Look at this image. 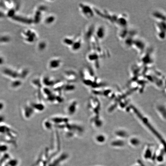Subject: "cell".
Segmentation results:
<instances>
[{
  "label": "cell",
  "mask_w": 166,
  "mask_h": 166,
  "mask_svg": "<svg viewBox=\"0 0 166 166\" xmlns=\"http://www.w3.org/2000/svg\"><path fill=\"white\" fill-rule=\"evenodd\" d=\"M139 63L138 65L141 67H145L147 69L152 67L154 63L153 57V51L152 49H148L142 54L140 55Z\"/></svg>",
  "instance_id": "6da1fadb"
},
{
  "label": "cell",
  "mask_w": 166,
  "mask_h": 166,
  "mask_svg": "<svg viewBox=\"0 0 166 166\" xmlns=\"http://www.w3.org/2000/svg\"><path fill=\"white\" fill-rule=\"evenodd\" d=\"M94 7L86 2H80L78 5V9L80 14L85 18L90 20L95 16Z\"/></svg>",
  "instance_id": "7a4b0ae2"
},
{
  "label": "cell",
  "mask_w": 166,
  "mask_h": 166,
  "mask_svg": "<svg viewBox=\"0 0 166 166\" xmlns=\"http://www.w3.org/2000/svg\"><path fill=\"white\" fill-rule=\"evenodd\" d=\"M94 9L95 15L103 19L109 23L114 25L118 14L112 13L106 9L101 10L95 7H94Z\"/></svg>",
  "instance_id": "3957f363"
},
{
  "label": "cell",
  "mask_w": 166,
  "mask_h": 166,
  "mask_svg": "<svg viewBox=\"0 0 166 166\" xmlns=\"http://www.w3.org/2000/svg\"><path fill=\"white\" fill-rule=\"evenodd\" d=\"M21 35L22 39L28 44H32L38 39V34L34 30L25 29L21 31Z\"/></svg>",
  "instance_id": "277c9868"
},
{
  "label": "cell",
  "mask_w": 166,
  "mask_h": 166,
  "mask_svg": "<svg viewBox=\"0 0 166 166\" xmlns=\"http://www.w3.org/2000/svg\"><path fill=\"white\" fill-rule=\"evenodd\" d=\"M154 28L157 38L160 41H164L166 37V21H155Z\"/></svg>",
  "instance_id": "5b68a950"
},
{
  "label": "cell",
  "mask_w": 166,
  "mask_h": 166,
  "mask_svg": "<svg viewBox=\"0 0 166 166\" xmlns=\"http://www.w3.org/2000/svg\"><path fill=\"white\" fill-rule=\"evenodd\" d=\"M147 46L146 42L144 39L137 37L133 40L131 48L134 49L140 55L146 50L147 48Z\"/></svg>",
  "instance_id": "8992f818"
},
{
  "label": "cell",
  "mask_w": 166,
  "mask_h": 166,
  "mask_svg": "<svg viewBox=\"0 0 166 166\" xmlns=\"http://www.w3.org/2000/svg\"><path fill=\"white\" fill-rule=\"evenodd\" d=\"M48 10V7L44 4H40L35 9L33 17H32L33 24H38L43 19V16Z\"/></svg>",
  "instance_id": "52a82bcc"
},
{
  "label": "cell",
  "mask_w": 166,
  "mask_h": 166,
  "mask_svg": "<svg viewBox=\"0 0 166 166\" xmlns=\"http://www.w3.org/2000/svg\"><path fill=\"white\" fill-rule=\"evenodd\" d=\"M137 37V31L135 29H130L129 34L121 42L124 48L126 49L131 48L133 40Z\"/></svg>",
  "instance_id": "ba28073f"
},
{
  "label": "cell",
  "mask_w": 166,
  "mask_h": 166,
  "mask_svg": "<svg viewBox=\"0 0 166 166\" xmlns=\"http://www.w3.org/2000/svg\"><path fill=\"white\" fill-rule=\"evenodd\" d=\"M129 16L125 13H120L117 15L114 25L118 29L126 28L129 25Z\"/></svg>",
  "instance_id": "9c48e42d"
},
{
  "label": "cell",
  "mask_w": 166,
  "mask_h": 166,
  "mask_svg": "<svg viewBox=\"0 0 166 166\" xmlns=\"http://www.w3.org/2000/svg\"><path fill=\"white\" fill-rule=\"evenodd\" d=\"M107 32L106 27L103 24H100L95 27L94 36L95 38L100 42L106 38Z\"/></svg>",
  "instance_id": "30bf717a"
},
{
  "label": "cell",
  "mask_w": 166,
  "mask_h": 166,
  "mask_svg": "<svg viewBox=\"0 0 166 166\" xmlns=\"http://www.w3.org/2000/svg\"><path fill=\"white\" fill-rule=\"evenodd\" d=\"M86 59L88 61L93 63L95 67L98 68L99 67L100 59H102V58L98 52L94 50L91 49L87 54Z\"/></svg>",
  "instance_id": "8fae6325"
},
{
  "label": "cell",
  "mask_w": 166,
  "mask_h": 166,
  "mask_svg": "<svg viewBox=\"0 0 166 166\" xmlns=\"http://www.w3.org/2000/svg\"><path fill=\"white\" fill-rule=\"evenodd\" d=\"M63 60L61 58L55 57L50 59L48 63V67L51 71H56L61 67Z\"/></svg>",
  "instance_id": "7c38bea8"
},
{
  "label": "cell",
  "mask_w": 166,
  "mask_h": 166,
  "mask_svg": "<svg viewBox=\"0 0 166 166\" xmlns=\"http://www.w3.org/2000/svg\"><path fill=\"white\" fill-rule=\"evenodd\" d=\"M151 16L155 21H166L165 13L160 9H156L153 11L151 13Z\"/></svg>",
  "instance_id": "4fadbf2b"
},
{
  "label": "cell",
  "mask_w": 166,
  "mask_h": 166,
  "mask_svg": "<svg viewBox=\"0 0 166 166\" xmlns=\"http://www.w3.org/2000/svg\"><path fill=\"white\" fill-rule=\"evenodd\" d=\"M14 21L22 24L31 25L33 24V22L32 17H26V16L19 15L16 16V15L12 17Z\"/></svg>",
  "instance_id": "5bb4252c"
},
{
  "label": "cell",
  "mask_w": 166,
  "mask_h": 166,
  "mask_svg": "<svg viewBox=\"0 0 166 166\" xmlns=\"http://www.w3.org/2000/svg\"><path fill=\"white\" fill-rule=\"evenodd\" d=\"M83 43V38L80 36H77L70 49L72 52H78L81 48Z\"/></svg>",
  "instance_id": "9a60e30c"
},
{
  "label": "cell",
  "mask_w": 166,
  "mask_h": 166,
  "mask_svg": "<svg viewBox=\"0 0 166 166\" xmlns=\"http://www.w3.org/2000/svg\"><path fill=\"white\" fill-rule=\"evenodd\" d=\"M95 27L94 24H89L85 28L84 37L87 41H89L90 39L94 37Z\"/></svg>",
  "instance_id": "2e32d148"
},
{
  "label": "cell",
  "mask_w": 166,
  "mask_h": 166,
  "mask_svg": "<svg viewBox=\"0 0 166 166\" xmlns=\"http://www.w3.org/2000/svg\"><path fill=\"white\" fill-rule=\"evenodd\" d=\"M130 29V28H129V26L118 29L117 33V37L121 42L129 34Z\"/></svg>",
  "instance_id": "e0dca14e"
},
{
  "label": "cell",
  "mask_w": 166,
  "mask_h": 166,
  "mask_svg": "<svg viewBox=\"0 0 166 166\" xmlns=\"http://www.w3.org/2000/svg\"><path fill=\"white\" fill-rule=\"evenodd\" d=\"M64 77L65 79L69 82H74L77 79L76 73L72 70H69L64 72Z\"/></svg>",
  "instance_id": "ac0fdd59"
},
{
  "label": "cell",
  "mask_w": 166,
  "mask_h": 166,
  "mask_svg": "<svg viewBox=\"0 0 166 166\" xmlns=\"http://www.w3.org/2000/svg\"><path fill=\"white\" fill-rule=\"evenodd\" d=\"M43 23L46 25H52L56 21V17L53 13H50L43 19Z\"/></svg>",
  "instance_id": "d6986e66"
},
{
  "label": "cell",
  "mask_w": 166,
  "mask_h": 166,
  "mask_svg": "<svg viewBox=\"0 0 166 166\" xmlns=\"http://www.w3.org/2000/svg\"><path fill=\"white\" fill-rule=\"evenodd\" d=\"M41 82L42 86L45 87H50V86H53L55 84V81L54 80L53 78L51 77L45 75L41 78Z\"/></svg>",
  "instance_id": "ffe728a7"
},
{
  "label": "cell",
  "mask_w": 166,
  "mask_h": 166,
  "mask_svg": "<svg viewBox=\"0 0 166 166\" xmlns=\"http://www.w3.org/2000/svg\"><path fill=\"white\" fill-rule=\"evenodd\" d=\"M76 37L72 36H67L64 37L62 40L63 45L66 47L71 48L74 42Z\"/></svg>",
  "instance_id": "44dd1931"
},
{
  "label": "cell",
  "mask_w": 166,
  "mask_h": 166,
  "mask_svg": "<svg viewBox=\"0 0 166 166\" xmlns=\"http://www.w3.org/2000/svg\"><path fill=\"white\" fill-rule=\"evenodd\" d=\"M19 79L23 80L28 76L29 71L27 68H22L18 71Z\"/></svg>",
  "instance_id": "7402d4cb"
},
{
  "label": "cell",
  "mask_w": 166,
  "mask_h": 166,
  "mask_svg": "<svg viewBox=\"0 0 166 166\" xmlns=\"http://www.w3.org/2000/svg\"><path fill=\"white\" fill-rule=\"evenodd\" d=\"M75 102H70L68 104L66 108V112L69 115L73 114L74 113L75 111Z\"/></svg>",
  "instance_id": "603a6c76"
},
{
  "label": "cell",
  "mask_w": 166,
  "mask_h": 166,
  "mask_svg": "<svg viewBox=\"0 0 166 166\" xmlns=\"http://www.w3.org/2000/svg\"><path fill=\"white\" fill-rule=\"evenodd\" d=\"M37 48L39 51H43L47 48V43L46 41L44 40H41L39 41L37 44Z\"/></svg>",
  "instance_id": "cb8c5ba5"
},
{
  "label": "cell",
  "mask_w": 166,
  "mask_h": 166,
  "mask_svg": "<svg viewBox=\"0 0 166 166\" xmlns=\"http://www.w3.org/2000/svg\"><path fill=\"white\" fill-rule=\"evenodd\" d=\"M31 83L33 87L37 88L38 89L42 87V83L41 79L40 78H34L32 80Z\"/></svg>",
  "instance_id": "d4e9b609"
},
{
  "label": "cell",
  "mask_w": 166,
  "mask_h": 166,
  "mask_svg": "<svg viewBox=\"0 0 166 166\" xmlns=\"http://www.w3.org/2000/svg\"><path fill=\"white\" fill-rule=\"evenodd\" d=\"M75 86L70 83L68 84L64 85L63 89L66 92L71 91L75 89Z\"/></svg>",
  "instance_id": "484cf974"
}]
</instances>
